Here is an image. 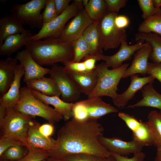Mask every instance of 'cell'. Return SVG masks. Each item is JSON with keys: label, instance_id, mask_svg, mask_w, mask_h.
<instances>
[{"label": "cell", "instance_id": "1", "mask_svg": "<svg viewBox=\"0 0 161 161\" xmlns=\"http://www.w3.org/2000/svg\"><path fill=\"white\" fill-rule=\"evenodd\" d=\"M103 131L97 120L80 121L72 118L58 131L57 147L48 152L49 157L60 160L69 154L85 153L108 157L110 152L99 140Z\"/></svg>", "mask_w": 161, "mask_h": 161}, {"label": "cell", "instance_id": "2", "mask_svg": "<svg viewBox=\"0 0 161 161\" xmlns=\"http://www.w3.org/2000/svg\"><path fill=\"white\" fill-rule=\"evenodd\" d=\"M26 47L35 61L41 66H52L59 62L64 64L72 60L73 58L72 42H63L58 38L31 40Z\"/></svg>", "mask_w": 161, "mask_h": 161}, {"label": "cell", "instance_id": "3", "mask_svg": "<svg viewBox=\"0 0 161 161\" xmlns=\"http://www.w3.org/2000/svg\"><path fill=\"white\" fill-rule=\"evenodd\" d=\"M19 100L13 109L24 115L42 117L54 124L63 118L54 108L35 97L27 86L21 88Z\"/></svg>", "mask_w": 161, "mask_h": 161}, {"label": "cell", "instance_id": "4", "mask_svg": "<svg viewBox=\"0 0 161 161\" xmlns=\"http://www.w3.org/2000/svg\"><path fill=\"white\" fill-rule=\"evenodd\" d=\"M129 63L123 64L119 67L109 69L105 62L96 65V69L98 75L96 85L88 97L107 96L112 100L115 99L118 94L117 86Z\"/></svg>", "mask_w": 161, "mask_h": 161}, {"label": "cell", "instance_id": "5", "mask_svg": "<svg viewBox=\"0 0 161 161\" xmlns=\"http://www.w3.org/2000/svg\"><path fill=\"white\" fill-rule=\"evenodd\" d=\"M34 118L21 114L13 109H7L4 120L0 127L1 136L19 141L28 150V132L30 123Z\"/></svg>", "mask_w": 161, "mask_h": 161}, {"label": "cell", "instance_id": "6", "mask_svg": "<svg viewBox=\"0 0 161 161\" xmlns=\"http://www.w3.org/2000/svg\"><path fill=\"white\" fill-rule=\"evenodd\" d=\"M117 15V13H108L98 25L100 44L105 51L116 48L127 40L125 29H119L115 25L114 19Z\"/></svg>", "mask_w": 161, "mask_h": 161}, {"label": "cell", "instance_id": "7", "mask_svg": "<svg viewBox=\"0 0 161 161\" xmlns=\"http://www.w3.org/2000/svg\"><path fill=\"white\" fill-rule=\"evenodd\" d=\"M46 0H32L26 3L16 4L10 9L11 14L23 25H28L32 29L40 28L43 25L41 10Z\"/></svg>", "mask_w": 161, "mask_h": 161}, {"label": "cell", "instance_id": "8", "mask_svg": "<svg viewBox=\"0 0 161 161\" xmlns=\"http://www.w3.org/2000/svg\"><path fill=\"white\" fill-rule=\"evenodd\" d=\"M80 12L73 1L61 14L50 22L44 24L39 31L33 35L31 40L37 41L46 38H58L67 22Z\"/></svg>", "mask_w": 161, "mask_h": 161}, {"label": "cell", "instance_id": "9", "mask_svg": "<svg viewBox=\"0 0 161 161\" xmlns=\"http://www.w3.org/2000/svg\"><path fill=\"white\" fill-rule=\"evenodd\" d=\"M49 74L56 82L61 96V99L72 103L80 97V92L73 80L65 71L64 67L56 64L52 66Z\"/></svg>", "mask_w": 161, "mask_h": 161}, {"label": "cell", "instance_id": "10", "mask_svg": "<svg viewBox=\"0 0 161 161\" xmlns=\"http://www.w3.org/2000/svg\"><path fill=\"white\" fill-rule=\"evenodd\" d=\"M93 22L84 9L66 25L58 38L63 42H72L82 36L86 29Z\"/></svg>", "mask_w": 161, "mask_h": 161}, {"label": "cell", "instance_id": "11", "mask_svg": "<svg viewBox=\"0 0 161 161\" xmlns=\"http://www.w3.org/2000/svg\"><path fill=\"white\" fill-rule=\"evenodd\" d=\"M126 40H124L121 42L119 49L115 54L111 56L100 55L97 57L98 61H104L108 68H118L122 65L124 61L131 59L132 55L146 43V42H144V41L140 40L134 45H129Z\"/></svg>", "mask_w": 161, "mask_h": 161}, {"label": "cell", "instance_id": "12", "mask_svg": "<svg viewBox=\"0 0 161 161\" xmlns=\"http://www.w3.org/2000/svg\"><path fill=\"white\" fill-rule=\"evenodd\" d=\"M16 58L24 68V81L25 83L30 80L43 77L49 73L50 69L43 67L38 64L26 48L18 52Z\"/></svg>", "mask_w": 161, "mask_h": 161}, {"label": "cell", "instance_id": "13", "mask_svg": "<svg viewBox=\"0 0 161 161\" xmlns=\"http://www.w3.org/2000/svg\"><path fill=\"white\" fill-rule=\"evenodd\" d=\"M99 140L101 145L110 152L125 156L141 151L143 146L132 140L126 141L117 137L109 138L103 135Z\"/></svg>", "mask_w": 161, "mask_h": 161}, {"label": "cell", "instance_id": "14", "mask_svg": "<svg viewBox=\"0 0 161 161\" xmlns=\"http://www.w3.org/2000/svg\"><path fill=\"white\" fill-rule=\"evenodd\" d=\"M131 82L128 89L123 93L118 94L112 100L114 105L120 109L123 108L133 98L135 94L148 84H152L154 78L151 75L140 77L137 75L130 76Z\"/></svg>", "mask_w": 161, "mask_h": 161}, {"label": "cell", "instance_id": "15", "mask_svg": "<svg viewBox=\"0 0 161 161\" xmlns=\"http://www.w3.org/2000/svg\"><path fill=\"white\" fill-rule=\"evenodd\" d=\"M40 125L34 120H32L30 123L27 137L29 149H40L48 152L55 150L57 147L56 140L51 137L47 138L42 135L38 130Z\"/></svg>", "mask_w": 161, "mask_h": 161}, {"label": "cell", "instance_id": "16", "mask_svg": "<svg viewBox=\"0 0 161 161\" xmlns=\"http://www.w3.org/2000/svg\"><path fill=\"white\" fill-rule=\"evenodd\" d=\"M146 42L144 46L135 53L131 64L124 72L122 78H126L137 74H140L143 75L147 74L149 63L148 60L152 49L149 43Z\"/></svg>", "mask_w": 161, "mask_h": 161}, {"label": "cell", "instance_id": "17", "mask_svg": "<svg viewBox=\"0 0 161 161\" xmlns=\"http://www.w3.org/2000/svg\"><path fill=\"white\" fill-rule=\"evenodd\" d=\"M14 80L7 92L0 98V104L7 109H13L20 100L21 79L24 75L23 66L18 64L16 67Z\"/></svg>", "mask_w": 161, "mask_h": 161}, {"label": "cell", "instance_id": "18", "mask_svg": "<svg viewBox=\"0 0 161 161\" xmlns=\"http://www.w3.org/2000/svg\"><path fill=\"white\" fill-rule=\"evenodd\" d=\"M81 101L87 109L88 120H97L107 114L118 112L116 108L104 102L100 97H88Z\"/></svg>", "mask_w": 161, "mask_h": 161}, {"label": "cell", "instance_id": "19", "mask_svg": "<svg viewBox=\"0 0 161 161\" xmlns=\"http://www.w3.org/2000/svg\"><path fill=\"white\" fill-rule=\"evenodd\" d=\"M18 60L8 57L0 60V98L7 91L13 81Z\"/></svg>", "mask_w": 161, "mask_h": 161}, {"label": "cell", "instance_id": "20", "mask_svg": "<svg viewBox=\"0 0 161 161\" xmlns=\"http://www.w3.org/2000/svg\"><path fill=\"white\" fill-rule=\"evenodd\" d=\"M30 90L35 97L47 105L53 106L55 110L62 116L65 121L72 117V109L74 105L73 103L66 102L59 97L46 96L38 91Z\"/></svg>", "mask_w": 161, "mask_h": 161}, {"label": "cell", "instance_id": "21", "mask_svg": "<svg viewBox=\"0 0 161 161\" xmlns=\"http://www.w3.org/2000/svg\"><path fill=\"white\" fill-rule=\"evenodd\" d=\"M33 35L30 31L27 30L25 32L8 37L0 46V55L7 56L11 55L23 46H26L31 41Z\"/></svg>", "mask_w": 161, "mask_h": 161}, {"label": "cell", "instance_id": "22", "mask_svg": "<svg viewBox=\"0 0 161 161\" xmlns=\"http://www.w3.org/2000/svg\"><path fill=\"white\" fill-rule=\"evenodd\" d=\"M26 83L30 89L39 92L44 95L59 97L61 95L56 81L50 77L44 76L30 80Z\"/></svg>", "mask_w": 161, "mask_h": 161}, {"label": "cell", "instance_id": "23", "mask_svg": "<svg viewBox=\"0 0 161 161\" xmlns=\"http://www.w3.org/2000/svg\"><path fill=\"white\" fill-rule=\"evenodd\" d=\"M76 84L81 93L88 96L97 83L98 75L96 68L91 72L76 74H68Z\"/></svg>", "mask_w": 161, "mask_h": 161}, {"label": "cell", "instance_id": "24", "mask_svg": "<svg viewBox=\"0 0 161 161\" xmlns=\"http://www.w3.org/2000/svg\"><path fill=\"white\" fill-rule=\"evenodd\" d=\"M141 90L142 98L136 103L129 105L126 108L151 107L159 109L161 113V94L156 91L152 84H146Z\"/></svg>", "mask_w": 161, "mask_h": 161}, {"label": "cell", "instance_id": "25", "mask_svg": "<svg viewBox=\"0 0 161 161\" xmlns=\"http://www.w3.org/2000/svg\"><path fill=\"white\" fill-rule=\"evenodd\" d=\"M27 30L13 15H5L0 20V46L8 37Z\"/></svg>", "mask_w": 161, "mask_h": 161}, {"label": "cell", "instance_id": "26", "mask_svg": "<svg viewBox=\"0 0 161 161\" xmlns=\"http://www.w3.org/2000/svg\"><path fill=\"white\" fill-rule=\"evenodd\" d=\"M99 23V22L92 23L86 29L82 35L89 48V56L96 58L103 54L99 39L98 25Z\"/></svg>", "mask_w": 161, "mask_h": 161}, {"label": "cell", "instance_id": "27", "mask_svg": "<svg viewBox=\"0 0 161 161\" xmlns=\"http://www.w3.org/2000/svg\"><path fill=\"white\" fill-rule=\"evenodd\" d=\"M135 39L148 43L152 49L149 58L153 63H161V36L154 33L138 32L135 35Z\"/></svg>", "mask_w": 161, "mask_h": 161}, {"label": "cell", "instance_id": "28", "mask_svg": "<svg viewBox=\"0 0 161 161\" xmlns=\"http://www.w3.org/2000/svg\"><path fill=\"white\" fill-rule=\"evenodd\" d=\"M84 9L93 22H100L108 13L105 0H89Z\"/></svg>", "mask_w": 161, "mask_h": 161}, {"label": "cell", "instance_id": "29", "mask_svg": "<svg viewBox=\"0 0 161 161\" xmlns=\"http://www.w3.org/2000/svg\"><path fill=\"white\" fill-rule=\"evenodd\" d=\"M148 125L157 148L161 147V113L156 110L151 111L148 115Z\"/></svg>", "mask_w": 161, "mask_h": 161}, {"label": "cell", "instance_id": "30", "mask_svg": "<svg viewBox=\"0 0 161 161\" xmlns=\"http://www.w3.org/2000/svg\"><path fill=\"white\" fill-rule=\"evenodd\" d=\"M132 139L143 147L154 145L153 139L148 122L141 120L139 127L132 132Z\"/></svg>", "mask_w": 161, "mask_h": 161}, {"label": "cell", "instance_id": "31", "mask_svg": "<svg viewBox=\"0 0 161 161\" xmlns=\"http://www.w3.org/2000/svg\"><path fill=\"white\" fill-rule=\"evenodd\" d=\"M137 30L139 32H153L161 36V13L144 20L139 25Z\"/></svg>", "mask_w": 161, "mask_h": 161}, {"label": "cell", "instance_id": "32", "mask_svg": "<svg viewBox=\"0 0 161 161\" xmlns=\"http://www.w3.org/2000/svg\"><path fill=\"white\" fill-rule=\"evenodd\" d=\"M73 51L72 61L80 62L89 55V48L82 35L72 42Z\"/></svg>", "mask_w": 161, "mask_h": 161}, {"label": "cell", "instance_id": "33", "mask_svg": "<svg viewBox=\"0 0 161 161\" xmlns=\"http://www.w3.org/2000/svg\"><path fill=\"white\" fill-rule=\"evenodd\" d=\"M24 146L17 145L12 146L6 150L0 156L1 161H16L24 156L28 151Z\"/></svg>", "mask_w": 161, "mask_h": 161}, {"label": "cell", "instance_id": "34", "mask_svg": "<svg viewBox=\"0 0 161 161\" xmlns=\"http://www.w3.org/2000/svg\"><path fill=\"white\" fill-rule=\"evenodd\" d=\"M137 2L144 20L155 14L161 13V9L155 7L152 0H138Z\"/></svg>", "mask_w": 161, "mask_h": 161}, {"label": "cell", "instance_id": "35", "mask_svg": "<svg viewBox=\"0 0 161 161\" xmlns=\"http://www.w3.org/2000/svg\"><path fill=\"white\" fill-rule=\"evenodd\" d=\"M49 157L47 151L37 148H30L27 153L20 159L16 161H42Z\"/></svg>", "mask_w": 161, "mask_h": 161}, {"label": "cell", "instance_id": "36", "mask_svg": "<svg viewBox=\"0 0 161 161\" xmlns=\"http://www.w3.org/2000/svg\"><path fill=\"white\" fill-rule=\"evenodd\" d=\"M105 158L89 154L79 153L67 155L59 160L61 161H104Z\"/></svg>", "mask_w": 161, "mask_h": 161}, {"label": "cell", "instance_id": "37", "mask_svg": "<svg viewBox=\"0 0 161 161\" xmlns=\"http://www.w3.org/2000/svg\"><path fill=\"white\" fill-rule=\"evenodd\" d=\"M42 15L43 24L50 22L58 16L55 8L54 0H46L44 10Z\"/></svg>", "mask_w": 161, "mask_h": 161}, {"label": "cell", "instance_id": "38", "mask_svg": "<svg viewBox=\"0 0 161 161\" xmlns=\"http://www.w3.org/2000/svg\"><path fill=\"white\" fill-rule=\"evenodd\" d=\"M72 118L80 121L88 120L87 109L81 101L74 103L72 109Z\"/></svg>", "mask_w": 161, "mask_h": 161}, {"label": "cell", "instance_id": "39", "mask_svg": "<svg viewBox=\"0 0 161 161\" xmlns=\"http://www.w3.org/2000/svg\"><path fill=\"white\" fill-rule=\"evenodd\" d=\"M64 64V69L67 74H79L87 72L83 61L75 62L72 60Z\"/></svg>", "mask_w": 161, "mask_h": 161}, {"label": "cell", "instance_id": "40", "mask_svg": "<svg viewBox=\"0 0 161 161\" xmlns=\"http://www.w3.org/2000/svg\"><path fill=\"white\" fill-rule=\"evenodd\" d=\"M118 115L132 132L135 131L140 125L141 120L138 121L134 116L121 112H119Z\"/></svg>", "mask_w": 161, "mask_h": 161}, {"label": "cell", "instance_id": "41", "mask_svg": "<svg viewBox=\"0 0 161 161\" xmlns=\"http://www.w3.org/2000/svg\"><path fill=\"white\" fill-rule=\"evenodd\" d=\"M17 145L25 146L24 145L19 141L10 138L0 136V156L8 148Z\"/></svg>", "mask_w": 161, "mask_h": 161}, {"label": "cell", "instance_id": "42", "mask_svg": "<svg viewBox=\"0 0 161 161\" xmlns=\"http://www.w3.org/2000/svg\"><path fill=\"white\" fill-rule=\"evenodd\" d=\"M108 13H117L125 7L127 0H105Z\"/></svg>", "mask_w": 161, "mask_h": 161}, {"label": "cell", "instance_id": "43", "mask_svg": "<svg viewBox=\"0 0 161 161\" xmlns=\"http://www.w3.org/2000/svg\"><path fill=\"white\" fill-rule=\"evenodd\" d=\"M110 153L115 161H144L145 157V153L142 151L134 154L133 156L131 158L114 153Z\"/></svg>", "mask_w": 161, "mask_h": 161}, {"label": "cell", "instance_id": "44", "mask_svg": "<svg viewBox=\"0 0 161 161\" xmlns=\"http://www.w3.org/2000/svg\"><path fill=\"white\" fill-rule=\"evenodd\" d=\"M147 74L156 79L161 83V63L149 62Z\"/></svg>", "mask_w": 161, "mask_h": 161}, {"label": "cell", "instance_id": "45", "mask_svg": "<svg viewBox=\"0 0 161 161\" xmlns=\"http://www.w3.org/2000/svg\"><path fill=\"white\" fill-rule=\"evenodd\" d=\"M114 24L116 27L120 30L125 29L130 24L129 18L124 15H117L114 19Z\"/></svg>", "mask_w": 161, "mask_h": 161}, {"label": "cell", "instance_id": "46", "mask_svg": "<svg viewBox=\"0 0 161 161\" xmlns=\"http://www.w3.org/2000/svg\"><path fill=\"white\" fill-rule=\"evenodd\" d=\"M38 130L43 136L47 138H49L53 134L54 128L53 124L48 123L40 125Z\"/></svg>", "mask_w": 161, "mask_h": 161}, {"label": "cell", "instance_id": "47", "mask_svg": "<svg viewBox=\"0 0 161 161\" xmlns=\"http://www.w3.org/2000/svg\"><path fill=\"white\" fill-rule=\"evenodd\" d=\"M70 0H54L55 9L58 16L62 13L70 5Z\"/></svg>", "mask_w": 161, "mask_h": 161}, {"label": "cell", "instance_id": "48", "mask_svg": "<svg viewBox=\"0 0 161 161\" xmlns=\"http://www.w3.org/2000/svg\"><path fill=\"white\" fill-rule=\"evenodd\" d=\"M83 62L87 72L92 71L96 68L95 63L97 60L95 57L89 56L83 59Z\"/></svg>", "mask_w": 161, "mask_h": 161}, {"label": "cell", "instance_id": "49", "mask_svg": "<svg viewBox=\"0 0 161 161\" xmlns=\"http://www.w3.org/2000/svg\"><path fill=\"white\" fill-rule=\"evenodd\" d=\"M7 109L0 104V127L2 126L6 115Z\"/></svg>", "mask_w": 161, "mask_h": 161}, {"label": "cell", "instance_id": "50", "mask_svg": "<svg viewBox=\"0 0 161 161\" xmlns=\"http://www.w3.org/2000/svg\"><path fill=\"white\" fill-rule=\"evenodd\" d=\"M73 1L76 4L80 11L84 10V7L83 3V0H73Z\"/></svg>", "mask_w": 161, "mask_h": 161}, {"label": "cell", "instance_id": "51", "mask_svg": "<svg viewBox=\"0 0 161 161\" xmlns=\"http://www.w3.org/2000/svg\"><path fill=\"white\" fill-rule=\"evenodd\" d=\"M155 161H161V147L157 148V152Z\"/></svg>", "mask_w": 161, "mask_h": 161}, {"label": "cell", "instance_id": "52", "mask_svg": "<svg viewBox=\"0 0 161 161\" xmlns=\"http://www.w3.org/2000/svg\"><path fill=\"white\" fill-rule=\"evenodd\" d=\"M154 5L156 8H160L161 6V0H152Z\"/></svg>", "mask_w": 161, "mask_h": 161}, {"label": "cell", "instance_id": "53", "mask_svg": "<svg viewBox=\"0 0 161 161\" xmlns=\"http://www.w3.org/2000/svg\"><path fill=\"white\" fill-rule=\"evenodd\" d=\"M42 161H61L60 160L49 157Z\"/></svg>", "mask_w": 161, "mask_h": 161}, {"label": "cell", "instance_id": "54", "mask_svg": "<svg viewBox=\"0 0 161 161\" xmlns=\"http://www.w3.org/2000/svg\"><path fill=\"white\" fill-rule=\"evenodd\" d=\"M104 161H115L114 158L112 155L107 158H105Z\"/></svg>", "mask_w": 161, "mask_h": 161}, {"label": "cell", "instance_id": "55", "mask_svg": "<svg viewBox=\"0 0 161 161\" xmlns=\"http://www.w3.org/2000/svg\"><path fill=\"white\" fill-rule=\"evenodd\" d=\"M89 1V0H83V3L84 7H86L88 4Z\"/></svg>", "mask_w": 161, "mask_h": 161}]
</instances>
